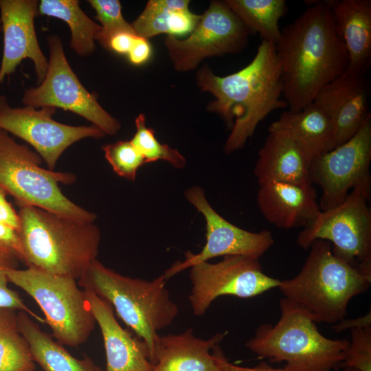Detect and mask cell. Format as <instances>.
<instances>
[{
  "mask_svg": "<svg viewBox=\"0 0 371 371\" xmlns=\"http://www.w3.org/2000/svg\"><path fill=\"white\" fill-rule=\"evenodd\" d=\"M311 2L281 30L276 44L282 96L293 111L312 103L319 91L344 74L348 67L347 52L333 17V0Z\"/></svg>",
  "mask_w": 371,
  "mask_h": 371,
  "instance_id": "6da1fadb",
  "label": "cell"
},
{
  "mask_svg": "<svg viewBox=\"0 0 371 371\" xmlns=\"http://www.w3.org/2000/svg\"><path fill=\"white\" fill-rule=\"evenodd\" d=\"M196 85L214 100L207 106L231 132L224 145L229 154L242 148L259 123L276 109L288 107L282 98L283 82L276 45L262 40L253 60L239 71L216 75L207 65L196 72Z\"/></svg>",
  "mask_w": 371,
  "mask_h": 371,
  "instance_id": "7a4b0ae2",
  "label": "cell"
},
{
  "mask_svg": "<svg viewBox=\"0 0 371 371\" xmlns=\"http://www.w3.org/2000/svg\"><path fill=\"white\" fill-rule=\"evenodd\" d=\"M19 207L25 265L78 280L97 259L98 227L34 206Z\"/></svg>",
  "mask_w": 371,
  "mask_h": 371,
  "instance_id": "3957f363",
  "label": "cell"
},
{
  "mask_svg": "<svg viewBox=\"0 0 371 371\" xmlns=\"http://www.w3.org/2000/svg\"><path fill=\"white\" fill-rule=\"evenodd\" d=\"M309 249L300 272L278 288L315 322L335 325L345 319L350 300L368 289L371 278L336 257L326 240H316Z\"/></svg>",
  "mask_w": 371,
  "mask_h": 371,
  "instance_id": "277c9868",
  "label": "cell"
},
{
  "mask_svg": "<svg viewBox=\"0 0 371 371\" xmlns=\"http://www.w3.org/2000/svg\"><path fill=\"white\" fill-rule=\"evenodd\" d=\"M166 280L164 274L150 281L125 276L96 259L78 281L84 289L111 304L119 317L145 344L154 364L159 332L170 325L179 313L166 287Z\"/></svg>",
  "mask_w": 371,
  "mask_h": 371,
  "instance_id": "5b68a950",
  "label": "cell"
},
{
  "mask_svg": "<svg viewBox=\"0 0 371 371\" xmlns=\"http://www.w3.org/2000/svg\"><path fill=\"white\" fill-rule=\"evenodd\" d=\"M280 316L274 324H260L245 346L260 359L285 362V371H333L341 367L347 339L323 335L311 317L287 300H280Z\"/></svg>",
  "mask_w": 371,
  "mask_h": 371,
  "instance_id": "8992f818",
  "label": "cell"
},
{
  "mask_svg": "<svg viewBox=\"0 0 371 371\" xmlns=\"http://www.w3.org/2000/svg\"><path fill=\"white\" fill-rule=\"evenodd\" d=\"M41 157L0 129V186L18 206L31 205L67 217L95 222L97 215L78 205L61 191L59 183L70 185L73 173L41 167Z\"/></svg>",
  "mask_w": 371,
  "mask_h": 371,
  "instance_id": "52a82bcc",
  "label": "cell"
},
{
  "mask_svg": "<svg viewBox=\"0 0 371 371\" xmlns=\"http://www.w3.org/2000/svg\"><path fill=\"white\" fill-rule=\"evenodd\" d=\"M5 273L9 282L37 303L60 344L77 347L87 340L95 321L76 280L34 267L7 269Z\"/></svg>",
  "mask_w": 371,
  "mask_h": 371,
  "instance_id": "ba28073f",
  "label": "cell"
},
{
  "mask_svg": "<svg viewBox=\"0 0 371 371\" xmlns=\"http://www.w3.org/2000/svg\"><path fill=\"white\" fill-rule=\"evenodd\" d=\"M370 187H356L341 204L321 210L300 232L297 245L308 249L316 240H326L336 257L371 278Z\"/></svg>",
  "mask_w": 371,
  "mask_h": 371,
  "instance_id": "9c48e42d",
  "label": "cell"
},
{
  "mask_svg": "<svg viewBox=\"0 0 371 371\" xmlns=\"http://www.w3.org/2000/svg\"><path fill=\"white\" fill-rule=\"evenodd\" d=\"M47 40L49 58L45 77L36 87L24 91L23 104L36 109L52 106L69 111L87 120L106 135H116L121 123L80 82L67 59L60 37L50 35Z\"/></svg>",
  "mask_w": 371,
  "mask_h": 371,
  "instance_id": "30bf717a",
  "label": "cell"
},
{
  "mask_svg": "<svg viewBox=\"0 0 371 371\" xmlns=\"http://www.w3.org/2000/svg\"><path fill=\"white\" fill-rule=\"evenodd\" d=\"M249 32L224 1L213 0L185 38L167 36L164 45L173 69L188 72L205 59L242 52Z\"/></svg>",
  "mask_w": 371,
  "mask_h": 371,
  "instance_id": "8fae6325",
  "label": "cell"
},
{
  "mask_svg": "<svg viewBox=\"0 0 371 371\" xmlns=\"http://www.w3.org/2000/svg\"><path fill=\"white\" fill-rule=\"evenodd\" d=\"M189 301L196 316L203 315L211 304L224 295L240 298L258 296L278 286L280 280L262 271L259 259L228 256L215 263L191 266Z\"/></svg>",
  "mask_w": 371,
  "mask_h": 371,
  "instance_id": "7c38bea8",
  "label": "cell"
},
{
  "mask_svg": "<svg viewBox=\"0 0 371 371\" xmlns=\"http://www.w3.org/2000/svg\"><path fill=\"white\" fill-rule=\"evenodd\" d=\"M370 161L371 114L352 138L311 162V183L322 190L320 210L339 205L356 187L371 186Z\"/></svg>",
  "mask_w": 371,
  "mask_h": 371,
  "instance_id": "4fadbf2b",
  "label": "cell"
},
{
  "mask_svg": "<svg viewBox=\"0 0 371 371\" xmlns=\"http://www.w3.org/2000/svg\"><path fill=\"white\" fill-rule=\"evenodd\" d=\"M56 109L31 106L12 107L0 95V129L26 142L41 157L48 169L54 170L65 150L85 138L100 139L106 134L94 125L71 126L54 120Z\"/></svg>",
  "mask_w": 371,
  "mask_h": 371,
  "instance_id": "5bb4252c",
  "label": "cell"
},
{
  "mask_svg": "<svg viewBox=\"0 0 371 371\" xmlns=\"http://www.w3.org/2000/svg\"><path fill=\"white\" fill-rule=\"evenodd\" d=\"M185 196L205 218L206 242L201 251H187L183 261L170 267L164 273L166 280L194 265L218 256H240L259 259L273 245L274 239L270 231L249 232L221 216L207 201L202 188L193 186L187 189Z\"/></svg>",
  "mask_w": 371,
  "mask_h": 371,
  "instance_id": "9a60e30c",
  "label": "cell"
},
{
  "mask_svg": "<svg viewBox=\"0 0 371 371\" xmlns=\"http://www.w3.org/2000/svg\"><path fill=\"white\" fill-rule=\"evenodd\" d=\"M38 5L36 0H0L3 34L0 85L26 58L34 63L37 85L45 77L48 60L40 47L34 26Z\"/></svg>",
  "mask_w": 371,
  "mask_h": 371,
  "instance_id": "2e32d148",
  "label": "cell"
},
{
  "mask_svg": "<svg viewBox=\"0 0 371 371\" xmlns=\"http://www.w3.org/2000/svg\"><path fill=\"white\" fill-rule=\"evenodd\" d=\"M370 83L365 75L346 71L315 95L313 102L331 121L334 148L352 138L370 114Z\"/></svg>",
  "mask_w": 371,
  "mask_h": 371,
  "instance_id": "e0dca14e",
  "label": "cell"
},
{
  "mask_svg": "<svg viewBox=\"0 0 371 371\" xmlns=\"http://www.w3.org/2000/svg\"><path fill=\"white\" fill-rule=\"evenodd\" d=\"M89 309L100 327L105 349L106 371H152L145 344L135 339L117 321L111 304L84 289Z\"/></svg>",
  "mask_w": 371,
  "mask_h": 371,
  "instance_id": "ac0fdd59",
  "label": "cell"
},
{
  "mask_svg": "<svg viewBox=\"0 0 371 371\" xmlns=\"http://www.w3.org/2000/svg\"><path fill=\"white\" fill-rule=\"evenodd\" d=\"M312 184L273 181L260 186L257 203L265 218L278 228L306 227L320 212Z\"/></svg>",
  "mask_w": 371,
  "mask_h": 371,
  "instance_id": "d6986e66",
  "label": "cell"
},
{
  "mask_svg": "<svg viewBox=\"0 0 371 371\" xmlns=\"http://www.w3.org/2000/svg\"><path fill=\"white\" fill-rule=\"evenodd\" d=\"M268 133L254 170L259 186L273 181L312 184L311 162L295 140L271 124Z\"/></svg>",
  "mask_w": 371,
  "mask_h": 371,
  "instance_id": "ffe728a7",
  "label": "cell"
},
{
  "mask_svg": "<svg viewBox=\"0 0 371 371\" xmlns=\"http://www.w3.org/2000/svg\"><path fill=\"white\" fill-rule=\"evenodd\" d=\"M331 10L348 54L346 71L365 75L371 64V1L333 0Z\"/></svg>",
  "mask_w": 371,
  "mask_h": 371,
  "instance_id": "44dd1931",
  "label": "cell"
},
{
  "mask_svg": "<svg viewBox=\"0 0 371 371\" xmlns=\"http://www.w3.org/2000/svg\"><path fill=\"white\" fill-rule=\"evenodd\" d=\"M227 333L204 339L190 328L179 334L160 336L152 371H221L212 350Z\"/></svg>",
  "mask_w": 371,
  "mask_h": 371,
  "instance_id": "7402d4cb",
  "label": "cell"
},
{
  "mask_svg": "<svg viewBox=\"0 0 371 371\" xmlns=\"http://www.w3.org/2000/svg\"><path fill=\"white\" fill-rule=\"evenodd\" d=\"M271 125L286 131L311 164L322 154L334 148L331 121L313 102L298 111H284Z\"/></svg>",
  "mask_w": 371,
  "mask_h": 371,
  "instance_id": "603a6c76",
  "label": "cell"
},
{
  "mask_svg": "<svg viewBox=\"0 0 371 371\" xmlns=\"http://www.w3.org/2000/svg\"><path fill=\"white\" fill-rule=\"evenodd\" d=\"M190 3L189 0H149L131 25L137 36L148 40L162 34L187 36L201 16L189 10Z\"/></svg>",
  "mask_w": 371,
  "mask_h": 371,
  "instance_id": "cb8c5ba5",
  "label": "cell"
},
{
  "mask_svg": "<svg viewBox=\"0 0 371 371\" xmlns=\"http://www.w3.org/2000/svg\"><path fill=\"white\" fill-rule=\"evenodd\" d=\"M17 322L33 361L44 371H103L89 357L79 359L70 355L59 343L42 331L25 312L17 313Z\"/></svg>",
  "mask_w": 371,
  "mask_h": 371,
  "instance_id": "d4e9b609",
  "label": "cell"
},
{
  "mask_svg": "<svg viewBox=\"0 0 371 371\" xmlns=\"http://www.w3.org/2000/svg\"><path fill=\"white\" fill-rule=\"evenodd\" d=\"M38 13L65 21L71 32V48L80 56H88L95 50V41L101 30L81 9L77 0H41Z\"/></svg>",
  "mask_w": 371,
  "mask_h": 371,
  "instance_id": "484cf974",
  "label": "cell"
},
{
  "mask_svg": "<svg viewBox=\"0 0 371 371\" xmlns=\"http://www.w3.org/2000/svg\"><path fill=\"white\" fill-rule=\"evenodd\" d=\"M250 33L259 34L263 41L276 44L281 30L280 19L286 13L284 0H225Z\"/></svg>",
  "mask_w": 371,
  "mask_h": 371,
  "instance_id": "4316f807",
  "label": "cell"
},
{
  "mask_svg": "<svg viewBox=\"0 0 371 371\" xmlns=\"http://www.w3.org/2000/svg\"><path fill=\"white\" fill-rule=\"evenodd\" d=\"M16 312L0 308V371H33L34 361L19 329Z\"/></svg>",
  "mask_w": 371,
  "mask_h": 371,
  "instance_id": "83f0119b",
  "label": "cell"
},
{
  "mask_svg": "<svg viewBox=\"0 0 371 371\" xmlns=\"http://www.w3.org/2000/svg\"><path fill=\"white\" fill-rule=\"evenodd\" d=\"M135 124L136 131L131 142L143 155L146 164L164 160L175 168L186 166V159L179 150L161 144L156 139L154 130L146 126L144 114H139L135 117Z\"/></svg>",
  "mask_w": 371,
  "mask_h": 371,
  "instance_id": "f1b7e54d",
  "label": "cell"
},
{
  "mask_svg": "<svg viewBox=\"0 0 371 371\" xmlns=\"http://www.w3.org/2000/svg\"><path fill=\"white\" fill-rule=\"evenodd\" d=\"M101 148L113 171L127 180L135 181L139 168L146 164L143 155L131 140L106 144Z\"/></svg>",
  "mask_w": 371,
  "mask_h": 371,
  "instance_id": "f546056e",
  "label": "cell"
},
{
  "mask_svg": "<svg viewBox=\"0 0 371 371\" xmlns=\"http://www.w3.org/2000/svg\"><path fill=\"white\" fill-rule=\"evenodd\" d=\"M88 2L95 10V19L100 23L101 30L96 36V41L102 47L114 33L122 31L135 32L131 23H128L122 15L120 1L89 0Z\"/></svg>",
  "mask_w": 371,
  "mask_h": 371,
  "instance_id": "4dcf8cb0",
  "label": "cell"
},
{
  "mask_svg": "<svg viewBox=\"0 0 371 371\" xmlns=\"http://www.w3.org/2000/svg\"><path fill=\"white\" fill-rule=\"evenodd\" d=\"M350 339L341 367L371 371V326L350 329Z\"/></svg>",
  "mask_w": 371,
  "mask_h": 371,
  "instance_id": "1f68e13d",
  "label": "cell"
},
{
  "mask_svg": "<svg viewBox=\"0 0 371 371\" xmlns=\"http://www.w3.org/2000/svg\"><path fill=\"white\" fill-rule=\"evenodd\" d=\"M5 269L7 268L0 264V308H8L16 311L25 312L38 322L45 324V319L41 318L27 307L19 295L9 288L8 285L9 282L5 273Z\"/></svg>",
  "mask_w": 371,
  "mask_h": 371,
  "instance_id": "d6a6232c",
  "label": "cell"
},
{
  "mask_svg": "<svg viewBox=\"0 0 371 371\" xmlns=\"http://www.w3.org/2000/svg\"><path fill=\"white\" fill-rule=\"evenodd\" d=\"M212 352L221 371H285L283 368H273L266 361H261L254 367H243L228 361L219 344L214 346Z\"/></svg>",
  "mask_w": 371,
  "mask_h": 371,
  "instance_id": "836d02e7",
  "label": "cell"
},
{
  "mask_svg": "<svg viewBox=\"0 0 371 371\" xmlns=\"http://www.w3.org/2000/svg\"><path fill=\"white\" fill-rule=\"evenodd\" d=\"M152 54L153 49L148 40L137 36L126 56L132 65L139 66L148 62Z\"/></svg>",
  "mask_w": 371,
  "mask_h": 371,
  "instance_id": "e575fe53",
  "label": "cell"
},
{
  "mask_svg": "<svg viewBox=\"0 0 371 371\" xmlns=\"http://www.w3.org/2000/svg\"><path fill=\"white\" fill-rule=\"evenodd\" d=\"M137 36L135 32L126 31L114 33L102 47L118 54L127 55Z\"/></svg>",
  "mask_w": 371,
  "mask_h": 371,
  "instance_id": "d590c367",
  "label": "cell"
},
{
  "mask_svg": "<svg viewBox=\"0 0 371 371\" xmlns=\"http://www.w3.org/2000/svg\"><path fill=\"white\" fill-rule=\"evenodd\" d=\"M8 194L0 186V224L8 226L19 232L21 227L19 213L6 199Z\"/></svg>",
  "mask_w": 371,
  "mask_h": 371,
  "instance_id": "8d00e7d4",
  "label": "cell"
},
{
  "mask_svg": "<svg viewBox=\"0 0 371 371\" xmlns=\"http://www.w3.org/2000/svg\"><path fill=\"white\" fill-rule=\"evenodd\" d=\"M371 326V313L370 311L363 316L353 319H346L340 321L335 325L333 328L336 332H341L346 329H350L357 327H366Z\"/></svg>",
  "mask_w": 371,
  "mask_h": 371,
  "instance_id": "74e56055",
  "label": "cell"
},
{
  "mask_svg": "<svg viewBox=\"0 0 371 371\" xmlns=\"http://www.w3.org/2000/svg\"><path fill=\"white\" fill-rule=\"evenodd\" d=\"M333 371H360L357 369L349 368V367H340L339 368L335 369Z\"/></svg>",
  "mask_w": 371,
  "mask_h": 371,
  "instance_id": "f35d334b",
  "label": "cell"
},
{
  "mask_svg": "<svg viewBox=\"0 0 371 371\" xmlns=\"http://www.w3.org/2000/svg\"><path fill=\"white\" fill-rule=\"evenodd\" d=\"M1 31V22H0V32Z\"/></svg>",
  "mask_w": 371,
  "mask_h": 371,
  "instance_id": "ab89813d",
  "label": "cell"
},
{
  "mask_svg": "<svg viewBox=\"0 0 371 371\" xmlns=\"http://www.w3.org/2000/svg\"><path fill=\"white\" fill-rule=\"evenodd\" d=\"M33 371H36V370H33Z\"/></svg>",
  "mask_w": 371,
  "mask_h": 371,
  "instance_id": "60d3db41",
  "label": "cell"
}]
</instances>
